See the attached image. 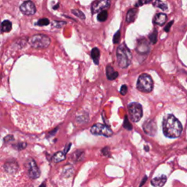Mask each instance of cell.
<instances>
[{
    "instance_id": "1",
    "label": "cell",
    "mask_w": 187,
    "mask_h": 187,
    "mask_svg": "<svg viewBox=\"0 0 187 187\" xmlns=\"http://www.w3.org/2000/svg\"><path fill=\"white\" fill-rule=\"evenodd\" d=\"M162 129L166 137L176 138L181 135L183 127L179 120L177 119L173 115L169 114L164 117Z\"/></svg>"
},
{
    "instance_id": "2",
    "label": "cell",
    "mask_w": 187,
    "mask_h": 187,
    "mask_svg": "<svg viewBox=\"0 0 187 187\" xmlns=\"http://www.w3.org/2000/svg\"><path fill=\"white\" fill-rule=\"evenodd\" d=\"M118 64L121 68H127L129 66L132 62V53L125 43H123L118 47L116 51Z\"/></svg>"
},
{
    "instance_id": "3",
    "label": "cell",
    "mask_w": 187,
    "mask_h": 187,
    "mask_svg": "<svg viewBox=\"0 0 187 187\" xmlns=\"http://www.w3.org/2000/svg\"><path fill=\"white\" fill-rule=\"evenodd\" d=\"M154 82L149 75L142 74L138 78L137 83V89L144 93H149L153 90Z\"/></svg>"
},
{
    "instance_id": "4",
    "label": "cell",
    "mask_w": 187,
    "mask_h": 187,
    "mask_svg": "<svg viewBox=\"0 0 187 187\" xmlns=\"http://www.w3.org/2000/svg\"><path fill=\"white\" fill-rule=\"evenodd\" d=\"M29 42L33 48H46L50 44V39L45 34H35L30 38Z\"/></svg>"
},
{
    "instance_id": "5",
    "label": "cell",
    "mask_w": 187,
    "mask_h": 187,
    "mask_svg": "<svg viewBox=\"0 0 187 187\" xmlns=\"http://www.w3.org/2000/svg\"><path fill=\"white\" fill-rule=\"evenodd\" d=\"M130 118L133 122H137L143 117V108L141 105L137 102H133L128 105Z\"/></svg>"
},
{
    "instance_id": "6",
    "label": "cell",
    "mask_w": 187,
    "mask_h": 187,
    "mask_svg": "<svg viewBox=\"0 0 187 187\" xmlns=\"http://www.w3.org/2000/svg\"><path fill=\"white\" fill-rule=\"evenodd\" d=\"M91 133L93 135H103L105 137H111L113 135V131L108 126H106L102 124H96L93 125L91 128Z\"/></svg>"
},
{
    "instance_id": "7",
    "label": "cell",
    "mask_w": 187,
    "mask_h": 187,
    "mask_svg": "<svg viewBox=\"0 0 187 187\" xmlns=\"http://www.w3.org/2000/svg\"><path fill=\"white\" fill-rule=\"evenodd\" d=\"M26 170H27L28 175L29 178L32 179H36L38 178L40 176V171L37 165L36 162L33 159H30L26 162Z\"/></svg>"
},
{
    "instance_id": "8",
    "label": "cell",
    "mask_w": 187,
    "mask_h": 187,
    "mask_svg": "<svg viewBox=\"0 0 187 187\" xmlns=\"http://www.w3.org/2000/svg\"><path fill=\"white\" fill-rule=\"evenodd\" d=\"M111 6L110 0H96L91 5V11L93 14L98 13L99 12L108 9Z\"/></svg>"
},
{
    "instance_id": "9",
    "label": "cell",
    "mask_w": 187,
    "mask_h": 187,
    "mask_svg": "<svg viewBox=\"0 0 187 187\" xmlns=\"http://www.w3.org/2000/svg\"><path fill=\"white\" fill-rule=\"evenodd\" d=\"M20 10L26 15H32L36 13V7L33 2L28 0L24 2L20 7Z\"/></svg>"
},
{
    "instance_id": "10",
    "label": "cell",
    "mask_w": 187,
    "mask_h": 187,
    "mask_svg": "<svg viewBox=\"0 0 187 187\" xmlns=\"http://www.w3.org/2000/svg\"><path fill=\"white\" fill-rule=\"evenodd\" d=\"M143 129L144 130V132H145L147 135L154 136L155 135V134L156 133L157 127H156V124L154 120L148 119L145 123H144V124L143 126Z\"/></svg>"
},
{
    "instance_id": "11",
    "label": "cell",
    "mask_w": 187,
    "mask_h": 187,
    "mask_svg": "<svg viewBox=\"0 0 187 187\" xmlns=\"http://www.w3.org/2000/svg\"><path fill=\"white\" fill-rule=\"evenodd\" d=\"M136 51H137L138 54H147V53L149 51V46H148V42L145 38L138 40L137 48H136Z\"/></svg>"
},
{
    "instance_id": "12",
    "label": "cell",
    "mask_w": 187,
    "mask_h": 187,
    "mask_svg": "<svg viewBox=\"0 0 187 187\" xmlns=\"http://www.w3.org/2000/svg\"><path fill=\"white\" fill-rule=\"evenodd\" d=\"M167 181V176L164 175L156 177L151 180V184L155 187H162Z\"/></svg>"
},
{
    "instance_id": "13",
    "label": "cell",
    "mask_w": 187,
    "mask_h": 187,
    "mask_svg": "<svg viewBox=\"0 0 187 187\" xmlns=\"http://www.w3.org/2000/svg\"><path fill=\"white\" fill-rule=\"evenodd\" d=\"M167 16L164 13H158L154 18V23L159 26H162L166 23Z\"/></svg>"
},
{
    "instance_id": "14",
    "label": "cell",
    "mask_w": 187,
    "mask_h": 187,
    "mask_svg": "<svg viewBox=\"0 0 187 187\" xmlns=\"http://www.w3.org/2000/svg\"><path fill=\"white\" fill-rule=\"evenodd\" d=\"M106 75H107V78L108 80H113L118 78V76H119V72H116V71H115L114 69L111 66H107Z\"/></svg>"
},
{
    "instance_id": "15",
    "label": "cell",
    "mask_w": 187,
    "mask_h": 187,
    "mask_svg": "<svg viewBox=\"0 0 187 187\" xmlns=\"http://www.w3.org/2000/svg\"><path fill=\"white\" fill-rule=\"evenodd\" d=\"M91 56L94 61V62L95 63V64H99L100 52H99V50L98 49V48H94L91 51Z\"/></svg>"
},
{
    "instance_id": "16",
    "label": "cell",
    "mask_w": 187,
    "mask_h": 187,
    "mask_svg": "<svg viewBox=\"0 0 187 187\" xmlns=\"http://www.w3.org/2000/svg\"><path fill=\"white\" fill-rule=\"evenodd\" d=\"M137 13V11L136 9L129 10L127 14V17H126V21H127V23H130V22L134 21Z\"/></svg>"
},
{
    "instance_id": "17",
    "label": "cell",
    "mask_w": 187,
    "mask_h": 187,
    "mask_svg": "<svg viewBox=\"0 0 187 187\" xmlns=\"http://www.w3.org/2000/svg\"><path fill=\"white\" fill-rule=\"evenodd\" d=\"M64 159H65V154L64 152H61V151L57 152L56 154H55L52 158V160L54 162H62Z\"/></svg>"
},
{
    "instance_id": "18",
    "label": "cell",
    "mask_w": 187,
    "mask_h": 187,
    "mask_svg": "<svg viewBox=\"0 0 187 187\" xmlns=\"http://www.w3.org/2000/svg\"><path fill=\"white\" fill-rule=\"evenodd\" d=\"M1 28H2V32H10L12 29L11 22L8 21V20L4 21L2 23Z\"/></svg>"
},
{
    "instance_id": "19",
    "label": "cell",
    "mask_w": 187,
    "mask_h": 187,
    "mask_svg": "<svg viewBox=\"0 0 187 187\" xmlns=\"http://www.w3.org/2000/svg\"><path fill=\"white\" fill-rule=\"evenodd\" d=\"M153 5L156 7L160 8L162 11H166V10H167V5L165 3H164L163 2L161 1V0H155V1L154 2Z\"/></svg>"
},
{
    "instance_id": "20",
    "label": "cell",
    "mask_w": 187,
    "mask_h": 187,
    "mask_svg": "<svg viewBox=\"0 0 187 187\" xmlns=\"http://www.w3.org/2000/svg\"><path fill=\"white\" fill-rule=\"evenodd\" d=\"M107 16H108V13L106 11H103L99 12L98 15H97V19L100 22H104L107 20Z\"/></svg>"
},
{
    "instance_id": "21",
    "label": "cell",
    "mask_w": 187,
    "mask_h": 187,
    "mask_svg": "<svg viewBox=\"0 0 187 187\" xmlns=\"http://www.w3.org/2000/svg\"><path fill=\"white\" fill-rule=\"evenodd\" d=\"M157 35L158 32L156 29H154V32L149 35V40L152 44H155L157 41Z\"/></svg>"
},
{
    "instance_id": "22",
    "label": "cell",
    "mask_w": 187,
    "mask_h": 187,
    "mask_svg": "<svg viewBox=\"0 0 187 187\" xmlns=\"http://www.w3.org/2000/svg\"><path fill=\"white\" fill-rule=\"evenodd\" d=\"M72 14H74L75 15L77 16V17L80 18V19H85V18H86V16H85L84 14H83V12H81L80 11H79V10H72Z\"/></svg>"
},
{
    "instance_id": "23",
    "label": "cell",
    "mask_w": 187,
    "mask_h": 187,
    "mask_svg": "<svg viewBox=\"0 0 187 187\" xmlns=\"http://www.w3.org/2000/svg\"><path fill=\"white\" fill-rule=\"evenodd\" d=\"M124 127L128 130H131L132 129H133V127H132L131 124H130L129 119H128L127 115H125L124 116Z\"/></svg>"
},
{
    "instance_id": "24",
    "label": "cell",
    "mask_w": 187,
    "mask_h": 187,
    "mask_svg": "<svg viewBox=\"0 0 187 187\" xmlns=\"http://www.w3.org/2000/svg\"><path fill=\"white\" fill-rule=\"evenodd\" d=\"M50 21L48 19H47V18H42V19H40L38 21L37 24L38 26H46V25H48Z\"/></svg>"
},
{
    "instance_id": "25",
    "label": "cell",
    "mask_w": 187,
    "mask_h": 187,
    "mask_svg": "<svg viewBox=\"0 0 187 187\" xmlns=\"http://www.w3.org/2000/svg\"><path fill=\"white\" fill-rule=\"evenodd\" d=\"M120 38H121V32H120V30H119L115 34L114 37H113V43L114 44H117L119 43L120 41Z\"/></svg>"
},
{
    "instance_id": "26",
    "label": "cell",
    "mask_w": 187,
    "mask_h": 187,
    "mask_svg": "<svg viewBox=\"0 0 187 187\" xmlns=\"http://www.w3.org/2000/svg\"><path fill=\"white\" fill-rule=\"evenodd\" d=\"M151 2V0H139L138 2L135 5V6L136 7H140V6H142L143 5H146V4L150 3Z\"/></svg>"
},
{
    "instance_id": "27",
    "label": "cell",
    "mask_w": 187,
    "mask_h": 187,
    "mask_svg": "<svg viewBox=\"0 0 187 187\" xmlns=\"http://www.w3.org/2000/svg\"><path fill=\"white\" fill-rule=\"evenodd\" d=\"M120 93L121 95H126V94L127 93V86L126 85H122L120 89Z\"/></svg>"
},
{
    "instance_id": "28",
    "label": "cell",
    "mask_w": 187,
    "mask_h": 187,
    "mask_svg": "<svg viewBox=\"0 0 187 187\" xmlns=\"http://www.w3.org/2000/svg\"><path fill=\"white\" fill-rule=\"evenodd\" d=\"M109 151H110V148L108 147H105L102 150V154H104L105 156H109Z\"/></svg>"
},
{
    "instance_id": "29",
    "label": "cell",
    "mask_w": 187,
    "mask_h": 187,
    "mask_svg": "<svg viewBox=\"0 0 187 187\" xmlns=\"http://www.w3.org/2000/svg\"><path fill=\"white\" fill-rule=\"evenodd\" d=\"M172 24H173V21L169 22V24H167V25L165 26V28H164V31L166 32H168L170 31V27H171V26L172 25Z\"/></svg>"
},
{
    "instance_id": "30",
    "label": "cell",
    "mask_w": 187,
    "mask_h": 187,
    "mask_svg": "<svg viewBox=\"0 0 187 187\" xmlns=\"http://www.w3.org/2000/svg\"><path fill=\"white\" fill-rule=\"evenodd\" d=\"M146 180H147V177L145 176V177H144V179H143V180H142V182H141V184H140V187H141L144 184H145L146 181Z\"/></svg>"
},
{
    "instance_id": "31",
    "label": "cell",
    "mask_w": 187,
    "mask_h": 187,
    "mask_svg": "<svg viewBox=\"0 0 187 187\" xmlns=\"http://www.w3.org/2000/svg\"><path fill=\"white\" fill-rule=\"evenodd\" d=\"M58 6H59V5H56V7H54V9H56V8L58 7Z\"/></svg>"
},
{
    "instance_id": "32",
    "label": "cell",
    "mask_w": 187,
    "mask_h": 187,
    "mask_svg": "<svg viewBox=\"0 0 187 187\" xmlns=\"http://www.w3.org/2000/svg\"><path fill=\"white\" fill-rule=\"evenodd\" d=\"M146 151H148V146H146Z\"/></svg>"
},
{
    "instance_id": "33",
    "label": "cell",
    "mask_w": 187,
    "mask_h": 187,
    "mask_svg": "<svg viewBox=\"0 0 187 187\" xmlns=\"http://www.w3.org/2000/svg\"><path fill=\"white\" fill-rule=\"evenodd\" d=\"M40 187H46V185H45V184H42V186H40Z\"/></svg>"
}]
</instances>
